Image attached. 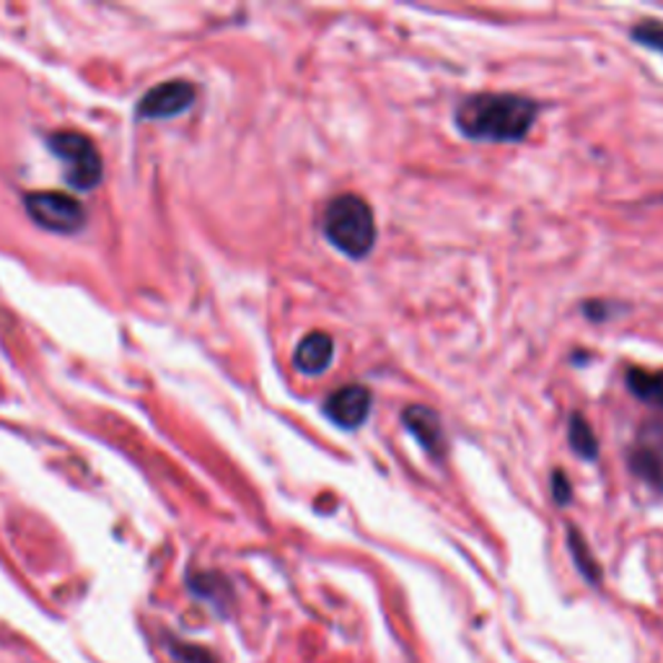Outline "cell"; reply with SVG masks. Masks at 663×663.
<instances>
[{
    "label": "cell",
    "instance_id": "6da1fadb",
    "mask_svg": "<svg viewBox=\"0 0 663 663\" xmlns=\"http://www.w3.org/2000/svg\"><path fill=\"white\" fill-rule=\"evenodd\" d=\"M539 104L518 94H475L459 101L454 125L469 140L518 143L532 133Z\"/></svg>",
    "mask_w": 663,
    "mask_h": 663
},
{
    "label": "cell",
    "instance_id": "7a4b0ae2",
    "mask_svg": "<svg viewBox=\"0 0 663 663\" xmlns=\"http://www.w3.org/2000/svg\"><path fill=\"white\" fill-rule=\"evenodd\" d=\"M322 234L345 257H369L379 236L371 205L363 197L350 195V192L332 197L322 213Z\"/></svg>",
    "mask_w": 663,
    "mask_h": 663
},
{
    "label": "cell",
    "instance_id": "3957f363",
    "mask_svg": "<svg viewBox=\"0 0 663 663\" xmlns=\"http://www.w3.org/2000/svg\"><path fill=\"white\" fill-rule=\"evenodd\" d=\"M47 146L60 158L66 169L68 187L76 192H89L101 182V156L94 148V143L81 133H52L47 138Z\"/></svg>",
    "mask_w": 663,
    "mask_h": 663
},
{
    "label": "cell",
    "instance_id": "277c9868",
    "mask_svg": "<svg viewBox=\"0 0 663 663\" xmlns=\"http://www.w3.org/2000/svg\"><path fill=\"white\" fill-rule=\"evenodd\" d=\"M29 218L50 234H78L86 226V211L66 192H29Z\"/></svg>",
    "mask_w": 663,
    "mask_h": 663
},
{
    "label": "cell",
    "instance_id": "5b68a950",
    "mask_svg": "<svg viewBox=\"0 0 663 663\" xmlns=\"http://www.w3.org/2000/svg\"><path fill=\"white\" fill-rule=\"evenodd\" d=\"M627 465L635 477L663 493V418H651L637 428Z\"/></svg>",
    "mask_w": 663,
    "mask_h": 663
},
{
    "label": "cell",
    "instance_id": "8992f818",
    "mask_svg": "<svg viewBox=\"0 0 663 663\" xmlns=\"http://www.w3.org/2000/svg\"><path fill=\"white\" fill-rule=\"evenodd\" d=\"M197 89L189 81H166L150 89L146 96H140L138 111L140 119H172L185 115V111L195 104Z\"/></svg>",
    "mask_w": 663,
    "mask_h": 663
},
{
    "label": "cell",
    "instance_id": "52a82bcc",
    "mask_svg": "<svg viewBox=\"0 0 663 663\" xmlns=\"http://www.w3.org/2000/svg\"><path fill=\"white\" fill-rule=\"evenodd\" d=\"M373 397L361 383H348V387L334 389L324 402L326 420H332L338 428L358 430L369 420Z\"/></svg>",
    "mask_w": 663,
    "mask_h": 663
},
{
    "label": "cell",
    "instance_id": "ba28073f",
    "mask_svg": "<svg viewBox=\"0 0 663 663\" xmlns=\"http://www.w3.org/2000/svg\"><path fill=\"white\" fill-rule=\"evenodd\" d=\"M402 426L418 438V443L426 449L433 459H441L446 454V436L441 418L433 407L426 404H410L402 410Z\"/></svg>",
    "mask_w": 663,
    "mask_h": 663
},
{
    "label": "cell",
    "instance_id": "9c48e42d",
    "mask_svg": "<svg viewBox=\"0 0 663 663\" xmlns=\"http://www.w3.org/2000/svg\"><path fill=\"white\" fill-rule=\"evenodd\" d=\"M334 361V340L326 332H311L299 342L293 353V365L306 377H319Z\"/></svg>",
    "mask_w": 663,
    "mask_h": 663
},
{
    "label": "cell",
    "instance_id": "30bf717a",
    "mask_svg": "<svg viewBox=\"0 0 663 663\" xmlns=\"http://www.w3.org/2000/svg\"><path fill=\"white\" fill-rule=\"evenodd\" d=\"M627 389L633 391L635 399L663 410V371H645V369H630L627 371Z\"/></svg>",
    "mask_w": 663,
    "mask_h": 663
},
{
    "label": "cell",
    "instance_id": "8fae6325",
    "mask_svg": "<svg viewBox=\"0 0 663 663\" xmlns=\"http://www.w3.org/2000/svg\"><path fill=\"white\" fill-rule=\"evenodd\" d=\"M568 443L581 459L594 461L598 457V441L594 436V428L588 426L586 418H583L581 412H573L568 420Z\"/></svg>",
    "mask_w": 663,
    "mask_h": 663
},
{
    "label": "cell",
    "instance_id": "7c38bea8",
    "mask_svg": "<svg viewBox=\"0 0 663 663\" xmlns=\"http://www.w3.org/2000/svg\"><path fill=\"white\" fill-rule=\"evenodd\" d=\"M568 547H571V555L575 565H578V571L586 575L588 581L598 583V578H602V568H598V563L594 560V555H591V549L586 542H583L581 532L575 529V526H568Z\"/></svg>",
    "mask_w": 663,
    "mask_h": 663
},
{
    "label": "cell",
    "instance_id": "4fadbf2b",
    "mask_svg": "<svg viewBox=\"0 0 663 663\" xmlns=\"http://www.w3.org/2000/svg\"><path fill=\"white\" fill-rule=\"evenodd\" d=\"M630 37H633V42L663 55V21L645 19V21L637 23V27L630 29Z\"/></svg>",
    "mask_w": 663,
    "mask_h": 663
},
{
    "label": "cell",
    "instance_id": "5bb4252c",
    "mask_svg": "<svg viewBox=\"0 0 663 663\" xmlns=\"http://www.w3.org/2000/svg\"><path fill=\"white\" fill-rule=\"evenodd\" d=\"M549 487H553V498L557 506H568V503L573 500V485H571V479L565 477L563 469H555L553 485Z\"/></svg>",
    "mask_w": 663,
    "mask_h": 663
}]
</instances>
